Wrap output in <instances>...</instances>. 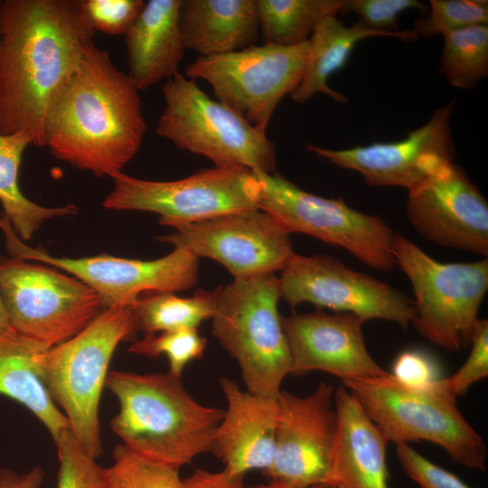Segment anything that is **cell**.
Listing matches in <instances>:
<instances>
[{
  "label": "cell",
  "mask_w": 488,
  "mask_h": 488,
  "mask_svg": "<svg viewBox=\"0 0 488 488\" xmlns=\"http://www.w3.org/2000/svg\"><path fill=\"white\" fill-rule=\"evenodd\" d=\"M408 192L407 216L424 239L487 257V201L454 160H435Z\"/></svg>",
  "instance_id": "obj_16"
},
{
  "label": "cell",
  "mask_w": 488,
  "mask_h": 488,
  "mask_svg": "<svg viewBox=\"0 0 488 488\" xmlns=\"http://www.w3.org/2000/svg\"><path fill=\"white\" fill-rule=\"evenodd\" d=\"M219 383L227 408L216 428L211 453L231 476L244 477L252 470H267L275 455L277 397L242 390L235 380L226 377Z\"/></svg>",
  "instance_id": "obj_20"
},
{
  "label": "cell",
  "mask_w": 488,
  "mask_h": 488,
  "mask_svg": "<svg viewBox=\"0 0 488 488\" xmlns=\"http://www.w3.org/2000/svg\"><path fill=\"white\" fill-rule=\"evenodd\" d=\"M106 386L118 402L110 428L132 451L177 469L211 452L224 409L199 403L181 378L114 371Z\"/></svg>",
  "instance_id": "obj_3"
},
{
  "label": "cell",
  "mask_w": 488,
  "mask_h": 488,
  "mask_svg": "<svg viewBox=\"0 0 488 488\" xmlns=\"http://www.w3.org/2000/svg\"><path fill=\"white\" fill-rule=\"evenodd\" d=\"M278 283L280 298L291 307L310 303L320 309L356 314L366 322H393L403 329L416 314L407 295L328 255L295 254L281 271Z\"/></svg>",
  "instance_id": "obj_14"
},
{
  "label": "cell",
  "mask_w": 488,
  "mask_h": 488,
  "mask_svg": "<svg viewBox=\"0 0 488 488\" xmlns=\"http://www.w3.org/2000/svg\"><path fill=\"white\" fill-rule=\"evenodd\" d=\"M346 0H257L264 43L293 46L307 42L326 17L336 15Z\"/></svg>",
  "instance_id": "obj_27"
},
{
  "label": "cell",
  "mask_w": 488,
  "mask_h": 488,
  "mask_svg": "<svg viewBox=\"0 0 488 488\" xmlns=\"http://www.w3.org/2000/svg\"><path fill=\"white\" fill-rule=\"evenodd\" d=\"M48 348L16 333H0V395L25 407L55 441L70 427L48 392L35 361L36 355Z\"/></svg>",
  "instance_id": "obj_24"
},
{
  "label": "cell",
  "mask_w": 488,
  "mask_h": 488,
  "mask_svg": "<svg viewBox=\"0 0 488 488\" xmlns=\"http://www.w3.org/2000/svg\"><path fill=\"white\" fill-rule=\"evenodd\" d=\"M253 173L261 184L258 208L289 234L304 233L341 247L375 269L389 271L397 265L396 233L381 217L352 209L342 198L305 192L277 173Z\"/></svg>",
  "instance_id": "obj_10"
},
{
  "label": "cell",
  "mask_w": 488,
  "mask_h": 488,
  "mask_svg": "<svg viewBox=\"0 0 488 488\" xmlns=\"http://www.w3.org/2000/svg\"><path fill=\"white\" fill-rule=\"evenodd\" d=\"M245 488H293V487H289V486H286V485H284V484H281V483H274V482H269L268 483H266V484H259V485H255V486H251V487H245ZM308 488H333L328 484H319V485H315V486H312V487H308Z\"/></svg>",
  "instance_id": "obj_42"
},
{
  "label": "cell",
  "mask_w": 488,
  "mask_h": 488,
  "mask_svg": "<svg viewBox=\"0 0 488 488\" xmlns=\"http://www.w3.org/2000/svg\"><path fill=\"white\" fill-rule=\"evenodd\" d=\"M291 366L290 374L322 371L342 380L386 377L390 373L370 354L363 337L366 321L350 313L281 315Z\"/></svg>",
  "instance_id": "obj_19"
},
{
  "label": "cell",
  "mask_w": 488,
  "mask_h": 488,
  "mask_svg": "<svg viewBox=\"0 0 488 488\" xmlns=\"http://www.w3.org/2000/svg\"><path fill=\"white\" fill-rule=\"evenodd\" d=\"M30 138L23 134L0 133V202L4 215L15 234L23 241L30 239L44 221L60 216L76 214L78 207L41 206L26 198L19 186V168Z\"/></svg>",
  "instance_id": "obj_26"
},
{
  "label": "cell",
  "mask_w": 488,
  "mask_h": 488,
  "mask_svg": "<svg viewBox=\"0 0 488 488\" xmlns=\"http://www.w3.org/2000/svg\"><path fill=\"white\" fill-rule=\"evenodd\" d=\"M308 54V41L293 46L254 44L223 54L198 56L187 65L185 76L208 82L218 101L267 132L280 100L301 82Z\"/></svg>",
  "instance_id": "obj_11"
},
{
  "label": "cell",
  "mask_w": 488,
  "mask_h": 488,
  "mask_svg": "<svg viewBox=\"0 0 488 488\" xmlns=\"http://www.w3.org/2000/svg\"><path fill=\"white\" fill-rule=\"evenodd\" d=\"M207 340L197 329L184 328L162 332L159 334H145L135 340L128 352L151 358L166 356L169 373L181 378L184 368L192 361L202 358Z\"/></svg>",
  "instance_id": "obj_31"
},
{
  "label": "cell",
  "mask_w": 488,
  "mask_h": 488,
  "mask_svg": "<svg viewBox=\"0 0 488 488\" xmlns=\"http://www.w3.org/2000/svg\"><path fill=\"white\" fill-rule=\"evenodd\" d=\"M145 130L139 90L91 42L51 108L45 146L75 168L112 177L136 155Z\"/></svg>",
  "instance_id": "obj_2"
},
{
  "label": "cell",
  "mask_w": 488,
  "mask_h": 488,
  "mask_svg": "<svg viewBox=\"0 0 488 488\" xmlns=\"http://www.w3.org/2000/svg\"><path fill=\"white\" fill-rule=\"evenodd\" d=\"M243 479L230 475L224 468L219 472L196 469L183 479L181 488H245Z\"/></svg>",
  "instance_id": "obj_39"
},
{
  "label": "cell",
  "mask_w": 488,
  "mask_h": 488,
  "mask_svg": "<svg viewBox=\"0 0 488 488\" xmlns=\"http://www.w3.org/2000/svg\"><path fill=\"white\" fill-rule=\"evenodd\" d=\"M136 331L132 306L107 307L74 337L35 357L40 376L70 431L96 459L102 452L99 408L108 365L117 345Z\"/></svg>",
  "instance_id": "obj_4"
},
{
  "label": "cell",
  "mask_w": 488,
  "mask_h": 488,
  "mask_svg": "<svg viewBox=\"0 0 488 488\" xmlns=\"http://www.w3.org/2000/svg\"><path fill=\"white\" fill-rule=\"evenodd\" d=\"M440 73L454 87L469 89L488 75V25L475 24L445 35Z\"/></svg>",
  "instance_id": "obj_29"
},
{
  "label": "cell",
  "mask_w": 488,
  "mask_h": 488,
  "mask_svg": "<svg viewBox=\"0 0 488 488\" xmlns=\"http://www.w3.org/2000/svg\"><path fill=\"white\" fill-rule=\"evenodd\" d=\"M375 36H392L403 41L418 39L413 29L383 33L368 29L358 22L346 26L336 15L324 18L308 40L306 68L301 82L290 94L291 99L304 104L315 94L323 93L336 101L347 103L345 96L328 86V79L345 65L357 42Z\"/></svg>",
  "instance_id": "obj_25"
},
{
  "label": "cell",
  "mask_w": 488,
  "mask_h": 488,
  "mask_svg": "<svg viewBox=\"0 0 488 488\" xmlns=\"http://www.w3.org/2000/svg\"><path fill=\"white\" fill-rule=\"evenodd\" d=\"M0 295L14 331L50 347L74 337L104 309L80 279L16 257L0 258Z\"/></svg>",
  "instance_id": "obj_9"
},
{
  "label": "cell",
  "mask_w": 488,
  "mask_h": 488,
  "mask_svg": "<svg viewBox=\"0 0 488 488\" xmlns=\"http://www.w3.org/2000/svg\"><path fill=\"white\" fill-rule=\"evenodd\" d=\"M44 472L35 466L26 473L18 474L9 469L0 470V488H39Z\"/></svg>",
  "instance_id": "obj_40"
},
{
  "label": "cell",
  "mask_w": 488,
  "mask_h": 488,
  "mask_svg": "<svg viewBox=\"0 0 488 488\" xmlns=\"http://www.w3.org/2000/svg\"><path fill=\"white\" fill-rule=\"evenodd\" d=\"M15 333L12 328L0 295V333Z\"/></svg>",
  "instance_id": "obj_41"
},
{
  "label": "cell",
  "mask_w": 488,
  "mask_h": 488,
  "mask_svg": "<svg viewBox=\"0 0 488 488\" xmlns=\"http://www.w3.org/2000/svg\"><path fill=\"white\" fill-rule=\"evenodd\" d=\"M0 229L12 257L61 268L80 279L102 298L104 308L133 306L146 292H178L192 288L198 280L199 258L176 244L168 255L154 260L117 258L103 254L80 258L50 255L42 247L32 248L14 231L0 212Z\"/></svg>",
  "instance_id": "obj_13"
},
{
  "label": "cell",
  "mask_w": 488,
  "mask_h": 488,
  "mask_svg": "<svg viewBox=\"0 0 488 488\" xmlns=\"http://www.w3.org/2000/svg\"><path fill=\"white\" fill-rule=\"evenodd\" d=\"M342 383L389 442H431L442 447L455 463L471 470H486V445L441 380L427 388H412L390 373Z\"/></svg>",
  "instance_id": "obj_5"
},
{
  "label": "cell",
  "mask_w": 488,
  "mask_h": 488,
  "mask_svg": "<svg viewBox=\"0 0 488 488\" xmlns=\"http://www.w3.org/2000/svg\"><path fill=\"white\" fill-rule=\"evenodd\" d=\"M335 488H343V487H335Z\"/></svg>",
  "instance_id": "obj_43"
},
{
  "label": "cell",
  "mask_w": 488,
  "mask_h": 488,
  "mask_svg": "<svg viewBox=\"0 0 488 488\" xmlns=\"http://www.w3.org/2000/svg\"><path fill=\"white\" fill-rule=\"evenodd\" d=\"M221 286L212 290L197 289L191 297L173 292H146L132 306L137 330L145 334L184 328L197 329L212 319Z\"/></svg>",
  "instance_id": "obj_28"
},
{
  "label": "cell",
  "mask_w": 488,
  "mask_h": 488,
  "mask_svg": "<svg viewBox=\"0 0 488 488\" xmlns=\"http://www.w3.org/2000/svg\"><path fill=\"white\" fill-rule=\"evenodd\" d=\"M113 459L105 468L108 488H181L180 469L146 458L124 444L116 446Z\"/></svg>",
  "instance_id": "obj_30"
},
{
  "label": "cell",
  "mask_w": 488,
  "mask_h": 488,
  "mask_svg": "<svg viewBox=\"0 0 488 488\" xmlns=\"http://www.w3.org/2000/svg\"><path fill=\"white\" fill-rule=\"evenodd\" d=\"M429 14L414 23L413 31L419 36L445 35L475 24L488 23L486 0H431Z\"/></svg>",
  "instance_id": "obj_33"
},
{
  "label": "cell",
  "mask_w": 488,
  "mask_h": 488,
  "mask_svg": "<svg viewBox=\"0 0 488 488\" xmlns=\"http://www.w3.org/2000/svg\"><path fill=\"white\" fill-rule=\"evenodd\" d=\"M413 8L424 13L428 10L426 5L417 0H346L340 13L354 14L357 22L368 29L398 33L399 14Z\"/></svg>",
  "instance_id": "obj_34"
},
{
  "label": "cell",
  "mask_w": 488,
  "mask_h": 488,
  "mask_svg": "<svg viewBox=\"0 0 488 488\" xmlns=\"http://www.w3.org/2000/svg\"><path fill=\"white\" fill-rule=\"evenodd\" d=\"M170 227L175 231L156 239L182 245L198 258L216 260L234 279L282 271L296 254L290 234L259 208Z\"/></svg>",
  "instance_id": "obj_15"
},
{
  "label": "cell",
  "mask_w": 488,
  "mask_h": 488,
  "mask_svg": "<svg viewBox=\"0 0 488 488\" xmlns=\"http://www.w3.org/2000/svg\"><path fill=\"white\" fill-rule=\"evenodd\" d=\"M111 178L114 188L104 199V208L155 212L167 226L258 208L261 192L257 175L236 166H214L168 182L138 179L122 172Z\"/></svg>",
  "instance_id": "obj_12"
},
{
  "label": "cell",
  "mask_w": 488,
  "mask_h": 488,
  "mask_svg": "<svg viewBox=\"0 0 488 488\" xmlns=\"http://www.w3.org/2000/svg\"><path fill=\"white\" fill-rule=\"evenodd\" d=\"M393 253L415 294V329L447 352L469 346L488 289L487 258L441 263L399 233L395 234Z\"/></svg>",
  "instance_id": "obj_8"
},
{
  "label": "cell",
  "mask_w": 488,
  "mask_h": 488,
  "mask_svg": "<svg viewBox=\"0 0 488 488\" xmlns=\"http://www.w3.org/2000/svg\"><path fill=\"white\" fill-rule=\"evenodd\" d=\"M334 407L337 432L326 484L389 488L386 436L343 383L334 391Z\"/></svg>",
  "instance_id": "obj_21"
},
{
  "label": "cell",
  "mask_w": 488,
  "mask_h": 488,
  "mask_svg": "<svg viewBox=\"0 0 488 488\" xmlns=\"http://www.w3.org/2000/svg\"><path fill=\"white\" fill-rule=\"evenodd\" d=\"M83 0H0V133L45 146L56 99L94 42Z\"/></svg>",
  "instance_id": "obj_1"
},
{
  "label": "cell",
  "mask_w": 488,
  "mask_h": 488,
  "mask_svg": "<svg viewBox=\"0 0 488 488\" xmlns=\"http://www.w3.org/2000/svg\"><path fill=\"white\" fill-rule=\"evenodd\" d=\"M454 107L452 100L438 108L424 126L409 131L399 141L346 149L308 145L306 149L332 164L359 173L369 185L408 190L424 177L435 160L455 159L450 127Z\"/></svg>",
  "instance_id": "obj_18"
},
{
  "label": "cell",
  "mask_w": 488,
  "mask_h": 488,
  "mask_svg": "<svg viewBox=\"0 0 488 488\" xmlns=\"http://www.w3.org/2000/svg\"><path fill=\"white\" fill-rule=\"evenodd\" d=\"M471 352L465 363L441 384L454 397L465 395L470 387L488 375V321L478 319L471 338Z\"/></svg>",
  "instance_id": "obj_35"
},
{
  "label": "cell",
  "mask_w": 488,
  "mask_h": 488,
  "mask_svg": "<svg viewBox=\"0 0 488 488\" xmlns=\"http://www.w3.org/2000/svg\"><path fill=\"white\" fill-rule=\"evenodd\" d=\"M179 23L185 50L199 56L247 48L260 35L257 0H181Z\"/></svg>",
  "instance_id": "obj_23"
},
{
  "label": "cell",
  "mask_w": 488,
  "mask_h": 488,
  "mask_svg": "<svg viewBox=\"0 0 488 488\" xmlns=\"http://www.w3.org/2000/svg\"><path fill=\"white\" fill-rule=\"evenodd\" d=\"M274 274L234 279L221 287L212 335L237 361L247 390L277 398L291 359L277 305Z\"/></svg>",
  "instance_id": "obj_6"
},
{
  "label": "cell",
  "mask_w": 488,
  "mask_h": 488,
  "mask_svg": "<svg viewBox=\"0 0 488 488\" xmlns=\"http://www.w3.org/2000/svg\"><path fill=\"white\" fill-rule=\"evenodd\" d=\"M396 446L397 457L404 472L420 488H471L457 475L434 464L409 444Z\"/></svg>",
  "instance_id": "obj_37"
},
{
  "label": "cell",
  "mask_w": 488,
  "mask_h": 488,
  "mask_svg": "<svg viewBox=\"0 0 488 488\" xmlns=\"http://www.w3.org/2000/svg\"><path fill=\"white\" fill-rule=\"evenodd\" d=\"M145 4L143 0H83L94 31L110 35H125Z\"/></svg>",
  "instance_id": "obj_36"
},
{
  "label": "cell",
  "mask_w": 488,
  "mask_h": 488,
  "mask_svg": "<svg viewBox=\"0 0 488 488\" xmlns=\"http://www.w3.org/2000/svg\"><path fill=\"white\" fill-rule=\"evenodd\" d=\"M181 0H149L125 36L129 72L140 90L179 73L184 45L179 23Z\"/></svg>",
  "instance_id": "obj_22"
},
{
  "label": "cell",
  "mask_w": 488,
  "mask_h": 488,
  "mask_svg": "<svg viewBox=\"0 0 488 488\" xmlns=\"http://www.w3.org/2000/svg\"><path fill=\"white\" fill-rule=\"evenodd\" d=\"M391 375L399 382L412 388H427L444 378L436 361L427 352L417 349L403 351L397 356Z\"/></svg>",
  "instance_id": "obj_38"
},
{
  "label": "cell",
  "mask_w": 488,
  "mask_h": 488,
  "mask_svg": "<svg viewBox=\"0 0 488 488\" xmlns=\"http://www.w3.org/2000/svg\"><path fill=\"white\" fill-rule=\"evenodd\" d=\"M54 443L59 460L57 488H108L105 468L97 463L70 428L61 432Z\"/></svg>",
  "instance_id": "obj_32"
},
{
  "label": "cell",
  "mask_w": 488,
  "mask_h": 488,
  "mask_svg": "<svg viewBox=\"0 0 488 488\" xmlns=\"http://www.w3.org/2000/svg\"><path fill=\"white\" fill-rule=\"evenodd\" d=\"M164 108L156 134L215 166L277 173L276 145L239 114L212 99L194 80L177 73L162 86Z\"/></svg>",
  "instance_id": "obj_7"
},
{
  "label": "cell",
  "mask_w": 488,
  "mask_h": 488,
  "mask_svg": "<svg viewBox=\"0 0 488 488\" xmlns=\"http://www.w3.org/2000/svg\"><path fill=\"white\" fill-rule=\"evenodd\" d=\"M332 384L322 381L306 396L277 395L275 455L263 474L293 488L326 484L337 432Z\"/></svg>",
  "instance_id": "obj_17"
}]
</instances>
